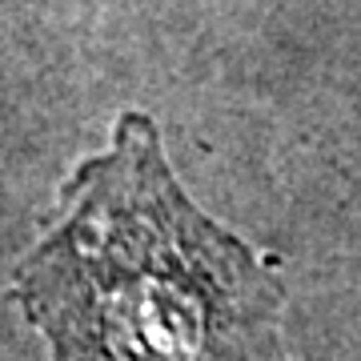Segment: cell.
<instances>
[{
    "label": "cell",
    "mask_w": 361,
    "mask_h": 361,
    "mask_svg": "<svg viewBox=\"0 0 361 361\" xmlns=\"http://www.w3.org/2000/svg\"><path fill=\"white\" fill-rule=\"evenodd\" d=\"M13 301L52 361H289L277 265L189 201L137 109L65 177Z\"/></svg>",
    "instance_id": "cell-1"
}]
</instances>
